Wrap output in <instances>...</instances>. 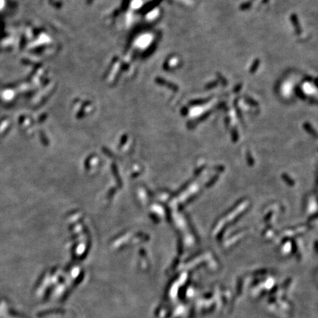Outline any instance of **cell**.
I'll return each mask as SVG.
<instances>
[{
  "label": "cell",
  "instance_id": "3",
  "mask_svg": "<svg viewBox=\"0 0 318 318\" xmlns=\"http://www.w3.org/2000/svg\"><path fill=\"white\" fill-rule=\"evenodd\" d=\"M151 41V37L150 36H144L140 39V45L141 46H146Z\"/></svg>",
  "mask_w": 318,
  "mask_h": 318
},
{
  "label": "cell",
  "instance_id": "2",
  "mask_svg": "<svg viewBox=\"0 0 318 318\" xmlns=\"http://www.w3.org/2000/svg\"><path fill=\"white\" fill-rule=\"evenodd\" d=\"M303 91L306 94H313L315 91V88L312 84H311L309 83H305L303 85Z\"/></svg>",
  "mask_w": 318,
  "mask_h": 318
},
{
  "label": "cell",
  "instance_id": "1",
  "mask_svg": "<svg viewBox=\"0 0 318 318\" xmlns=\"http://www.w3.org/2000/svg\"><path fill=\"white\" fill-rule=\"evenodd\" d=\"M292 88H293V85L290 82H285L282 85V88H281V92H282L283 95L289 97L292 93Z\"/></svg>",
  "mask_w": 318,
  "mask_h": 318
}]
</instances>
